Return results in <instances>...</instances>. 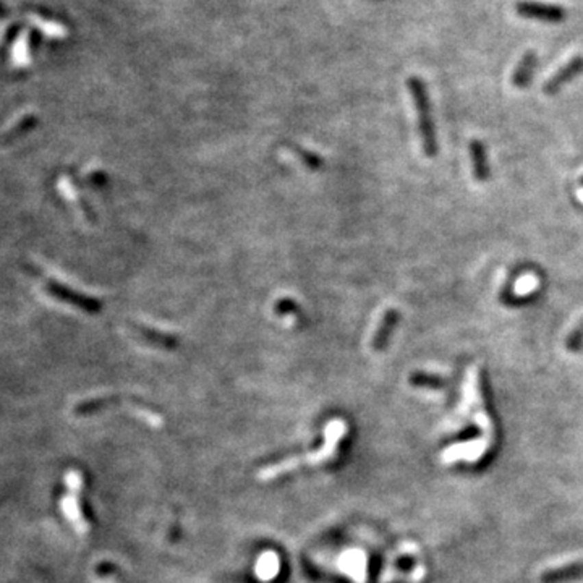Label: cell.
Segmentation results:
<instances>
[{
  "label": "cell",
  "mask_w": 583,
  "mask_h": 583,
  "mask_svg": "<svg viewBox=\"0 0 583 583\" xmlns=\"http://www.w3.org/2000/svg\"><path fill=\"white\" fill-rule=\"evenodd\" d=\"M345 434H347L345 423L342 420H332L326 428H324V443L318 451L305 452L303 456H298V457L284 458V460L277 462V464L264 467V469L258 471L256 478L260 480V482H271V480L277 478V476L280 475L300 469V465L303 464L311 465V467L324 464V462L331 460V458L336 456L337 447H339L340 441Z\"/></svg>",
  "instance_id": "obj_1"
},
{
  "label": "cell",
  "mask_w": 583,
  "mask_h": 583,
  "mask_svg": "<svg viewBox=\"0 0 583 583\" xmlns=\"http://www.w3.org/2000/svg\"><path fill=\"white\" fill-rule=\"evenodd\" d=\"M408 91L413 99L417 115H418V132H420L421 146L428 158H434L438 154V140H436V130L433 122V114H431L430 96L426 91L425 83L418 77H410L407 82Z\"/></svg>",
  "instance_id": "obj_2"
},
{
  "label": "cell",
  "mask_w": 583,
  "mask_h": 583,
  "mask_svg": "<svg viewBox=\"0 0 583 583\" xmlns=\"http://www.w3.org/2000/svg\"><path fill=\"white\" fill-rule=\"evenodd\" d=\"M65 484L69 493L64 494L60 499V509L62 514L65 515V519L72 523L75 532L78 535H86L90 525L84 520V515L82 512V506H79V493L83 488V476L78 470H69V473L65 475Z\"/></svg>",
  "instance_id": "obj_3"
},
{
  "label": "cell",
  "mask_w": 583,
  "mask_h": 583,
  "mask_svg": "<svg viewBox=\"0 0 583 583\" xmlns=\"http://www.w3.org/2000/svg\"><path fill=\"white\" fill-rule=\"evenodd\" d=\"M44 288H46V292L51 297L57 298V300L65 301V303L75 306V308L83 310L84 313H90V314H97L101 313L102 310V303L99 300H96L95 297L90 295H84V293H79L77 290H73V288L64 286V284L57 282L54 279H46L44 280Z\"/></svg>",
  "instance_id": "obj_4"
},
{
  "label": "cell",
  "mask_w": 583,
  "mask_h": 583,
  "mask_svg": "<svg viewBox=\"0 0 583 583\" xmlns=\"http://www.w3.org/2000/svg\"><path fill=\"white\" fill-rule=\"evenodd\" d=\"M515 12L522 18L546 21V23H560L567 18V12L560 5L533 2V0H520L515 3Z\"/></svg>",
  "instance_id": "obj_5"
},
{
  "label": "cell",
  "mask_w": 583,
  "mask_h": 583,
  "mask_svg": "<svg viewBox=\"0 0 583 583\" xmlns=\"http://www.w3.org/2000/svg\"><path fill=\"white\" fill-rule=\"evenodd\" d=\"M337 569L353 583H367L368 558L367 553L358 547L347 549L337 558Z\"/></svg>",
  "instance_id": "obj_6"
},
{
  "label": "cell",
  "mask_w": 583,
  "mask_h": 583,
  "mask_svg": "<svg viewBox=\"0 0 583 583\" xmlns=\"http://www.w3.org/2000/svg\"><path fill=\"white\" fill-rule=\"evenodd\" d=\"M489 444L486 439H473L470 443H462V444H454V446L447 447L443 454V460L446 464H452L457 460H467V462H476L484 456V452L488 451Z\"/></svg>",
  "instance_id": "obj_7"
},
{
  "label": "cell",
  "mask_w": 583,
  "mask_h": 583,
  "mask_svg": "<svg viewBox=\"0 0 583 583\" xmlns=\"http://www.w3.org/2000/svg\"><path fill=\"white\" fill-rule=\"evenodd\" d=\"M583 73V55H575L565 64L562 69H559L553 77H551L543 86V92L546 96H554L562 90L567 83H571L573 78H577L578 75Z\"/></svg>",
  "instance_id": "obj_8"
},
{
  "label": "cell",
  "mask_w": 583,
  "mask_h": 583,
  "mask_svg": "<svg viewBox=\"0 0 583 583\" xmlns=\"http://www.w3.org/2000/svg\"><path fill=\"white\" fill-rule=\"evenodd\" d=\"M399 321H400L399 310H395V308L386 310V313H384V316H382V319L380 323V327L376 329L375 337H373V342H371L373 350L382 351L387 345H389L390 337H393V334L395 331V327H397Z\"/></svg>",
  "instance_id": "obj_9"
},
{
  "label": "cell",
  "mask_w": 583,
  "mask_h": 583,
  "mask_svg": "<svg viewBox=\"0 0 583 583\" xmlns=\"http://www.w3.org/2000/svg\"><path fill=\"white\" fill-rule=\"evenodd\" d=\"M538 65V55L535 51H528L525 52V55L522 57V60L519 62L517 69L514 70V73H512V84H514L515 88H527L530 83H532L533 75H535Z\"/></svg>",
  "instance_id": "obj_10"
},
{
  "label": "cell",
  "mask_w": 583,
  "mask_h": 583,
  "mask_svg": "<svg viewBox=\"0 0 583 583\" xmlns=\"http://www.w3.org/2000/svg\"><path fill=\"white\" fill-rule=\"evenodd\" d=\"M469 151L471 158V166H473L475 179L478 180L480 184H484V182H488L489 179V166L484 145L480 140H471Z\"/></svg>",
  "instance_id": "obj_11"
},
{
  "label": "cell",
  "mask_w": 583,
  "mask_h": 583,
  "mask_svg": "<svg viewBox=\"0 0 583 583\" xmlns=\"http://www.w3.org/2000/svg\"><path fill=\"white\" fill-rule=\"evenodd\" d=\"M280 572V559L274 551H266L258 558L255 564V575L258 580L268 583L274 580Z\"/></svg>",
  "instance_id": "obj_12"
},
{
  "label": "cell",
  "mask_w": 583,
  "mask_h": 583,
  "mask_svg": "<svg viewBox=\"0 0 583 583\" xmlns=\"http://www.w3.org/2000/svg\"><path fill=\"white\" fill-rule=\"evenodd\" d=\"M138 332H140V336L145 337L146 340L153 342V344L159 347H164V349H175V347L179 345V339H177V336H173V334L154 331V329L149 327H138Z\"/></svg>",
  "instance_id": "obj_13"
},
{
  "label": "cell",
  "mask_w": 583,
  "mask_h": 583,
  "mask_svg": "<svg viewBox=\"0 0 583 583\" xmlns=\"http://www.w3.org/2000/svg\"><path fill=\"white\" fill-rule=\"evenodd\" d=\"M36 123H38V119L34 117V115H26V117L21 119L15 127H12L5 135L0 138V141H2V143H10V141L16 140V138L23 136L28 132L33 130Z\"/></svg>",
  "instance_id": "obj_14"
},
{
  "label": "cell",
  "mask_w": 583,
  "mask_h": 583,
  "mask_svg": "<svg viewBox=\"0 0 583 583\" xmlns=\"http://www.w3.org/2000/svg\"><path fill=\"white\" fill-rule=\"evenodd\" d=\"M410 384L418 387H428V389H441L446 381L438 375H430V373L417 371L410 375Z\"/></svg>",
  "instance_id": "obj_15"
},
{
  "label": "cell",
  "mask_w": 583,
  "mask_h": 583,
  "mask_svg": "<svg viewBox=\"0 0 583 583\" xmlns=\"http://www.w3.org/2000/svg\"><path fill=\"white\" fill-rule=\"evenodd\" d=\"M274 311L279 316L300 314V305L295 300H292V298H280V300L275 301Z\"/></svg>",
  "instance_id": "obj_16"
},
{
  "label": "cell",
  "mask_w": 583,
  "mask_h": 583,
  "mask_svg": "<svg viewBox=\"0 0 583 583\" xmlns=\"http://www.w3.org/2000/svg\"><path fill=\"white\" fill-rule=\"evenodd\" d=\"M582 345H583V319L578 323V326L573 329V331H571L567 340H565V347H567V350L572 351V353H577V351L582 349Z\"/></svg>",
  "instance_id": "obj_17"
},
{
  "label": "cell",
  "mask_w": 583,
  "mask_h": 583,
  "mask_svg": "<svg viewBox=\"0 0 583 583\" xmlns=\"http://www.w3.org/2000/svg\"><path fill=\"white\" fill-rule=\"evenodd\" d=\"M293 149H295V153L298 156H300L301 161L305 162L306 167L313 169V171H318V169L323 167V159L319 158L318 154L310 153V151H305V149H301V148H293Z\"/></svg>",
  "instance_id": "obj_18"
},
{
  "label": "cell",
  "mask_w": 583,
  "mask_h": 583,
  "mask_svg": "<svg viewBox=\"0 0 583 583\" xmlns=\"http://www.w3.org/2000/svg\"><path fill=\"white\" fill-rule=\"evenodd\" d=\"M582 185H583V179H582Z\"/></svg>",
  "instance_id": "obj_19"
}]
</instances>
